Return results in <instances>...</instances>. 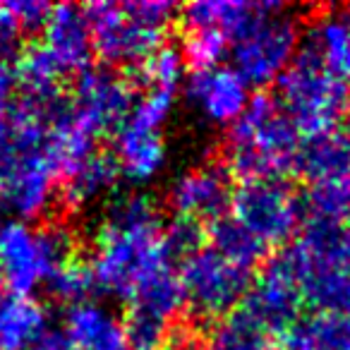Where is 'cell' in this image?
Wrapping results in <instances>:
<instances>
[{"mask_svg": "<svg viewBox=\"0 0 350 350\" xmlns=\"http://www.w3.org/2000/svg\"><path fill=\"white\" fill-rule=\"evenodd\" d=\"M63 159L53 132L12 96L0 106V209L15 219H39L55 202Z\"/></svg>", "mask_w": 350, "mask_h": 350, "instance_id": "obj_1", "label": "cell"}, {"mask_svg": "<svg viewBox=\"0 0 350 350\" xmlns=\"http://www.w3.org/2000/svg\"><path fill=\"white\" fill-rule=\"evenodd\" d=\"M161 233V211L146 195H125L113 202L96 233V247L89 262L96 291L130 300L149 273L173 264Z\"/></svg>", "mask_w": 350, "mask_h": 350, "instance_id": "obj_2", "label": "cell"}, {"mask_svg": "<svg viewBox=\"0 0 350 350\" xmlns=\"http://www.w3.org/2000/svg\"><path fill=\"white\" fill-rule=\"evenodd\" d=\"M302 132L278 103L276 94L259 92L226 135V170L245 180H286L293 173Z\"/></svg>", "mask_w": 350, "mask_h": 350, "instance_id": "obj_3", "label": "cell"}, {"mask_svg": "<svg viewBox=\"0 0 350 350\" xmlns=\"http://www.w3.org/2000/svg\"><path fill=\"white\" fill-rule=\"evenodd\" d=\"M175 12L178 8L165 0L84 5L94 53L106 68L125 65L130 70L163 46L165 27L173 22Z\"/></svg>", "mask_w": 350, "mask_h": 350, "instance_id": "obj_4", "label": "cell"}, {"mask_svg": "<svg viewBox=\"0 0 350 350\" xmlns=\"http://www.w3.org/2000/svg\"><path fill=\"white\" fill-rule=\"evenodd\" d=\"M276 89L278 103L286 108L302 137L340 125L348 84L326 70L307 46L300 44L291 68L278 77Z\"/></svg>", "mask_w": 350, "mask_h": 350, "instance_id": "obj_5", "label": "cell"}, {"mask_svg": "<svg viewBox=\"0 0 350 350\" xmlns=\"http://www.w3.org/2000/svg\"><path fill=\"white\" fill-rule=\"evenodd\" d=\"M300 44L302 29L297 17L281 3H267L247 31L230 44V68L247 82V87H269L291 68Z\"/></svg>", "mask_w": 350, "mask_h": 350, "instance_id": "obj_6", "label": "cell"}, {"mask_svg": "<svg viewBox=\"0 0 350 350\" xmlns=\"http://www.w3.org/2000/svg\"><path fill=\"white\" fill-rule=\"evenodd\" d=\"M180 286L185 307L195 319L211 321L228 317L240 307L252 286V271L230 264L211 247L200 250L180 264Z\"/></svg>", "mask_w": 350, "mask_h": 350, "instance_id": "obj_7", "label": "cell"}, {"mask_svg": "<svg viewBox=\"0 0 350 350\" xmlns=\"http://www.w3.org/2000/svg\"><path fill=\"white\" fill-rule=\"evenodd\" d=\"M185 310L180 276L175 264L156 269L127 300L122 321L130 350H161L173 336L175 319Z\"/></svg>", "mask_w": 350, "mask_h": 350, "instance_id": "obj_8", "label": "cell"}, {"mask_svg": "<svg viewBox=\"0 0 350 350\" xmlns=\"http://www.w3.org/2000/svg\"><path fill=\"white\" fill-rule=\"evenodd\" d=\"M230 216L254 233L267 247L288 245L300 230L302 197L286 180H245L233 190Z\"/></svg>", "mask_w": 350, "mask_h": 350, "instance_id": "obj_9", "label": "cell"}, {"mask_svg": "<svg viewBox=\"0 0 350 350\" xmlns=\"http://www.w3.org/2000/svg\"><path fill=\"white\" fill-rule=\"evenodd\" d=\"M135 106V87L113 68H87L77 75V84L70 96L72 116L94 137L116 132L127 120Z\"/></svg>", "mask_w": 350, "mask_h": 350, "instance_id": "obj_10", "label": "cell"}, {"mask_svg": "<svg viewBox=\"0 0 350 350\" xmlns=\"http://www.w3.org/2000/svg\"><path fill=\"white\" fill-rule=\"evenodd\" d=\"M302 293L281 259L273 254L264 262V269L250 286L238 310L252 319L264 334L281 336L302 314Z\"/></svg>", "mask_w": 350, "mask_h": 350, "instance_id": "obj_11", "label": "cell"}, {"mask_svg": "<svg viewBox=\"0 0 350 350\" xmlns=\"http://www.w3.org/2000/svg\"><path fill=\"white\" fill-rule=\"evenodd\" d=\"M0 276L20 297H29L49 281L51 264L41 228L20 219L0 221Z\"/></svg>", "mask_w": 350, "mask_h": 350, "instance_id": "obj_12", "label": "cell"}, {"mask_svg": "<svg viewBox=\"0 0 350 350\" xmlns=\"http://www.w3.org/2000/svg\"><path fill=\"white\" fill-rule=\"evenodd\" d=\"M168 204L178 219L216 224L228 216L233 204V183L224 163H206L185 170L168 190Z\"/></svg>", "mask_w": 350, "mask_h": 350, "instance_id": "obj_13", "label": "cell"}, {"mask_svg": "<svg viewBox=\"0 0 350 350\" xmlns=\"http://www.w3.org/2000/svg\"><path fill=\"white\" fill-rule=\"evenodd\" d=\"M185 94L202 118L214 125H233L250 103V87L233 68L216 65L209 70H192Z\"/></svg>", "mask_w": 350, "mask_h": 350, "instance_id": "obj_14", "label": "cell"}, {"mask_svg": "<svg viewBox=\"0 0 350 350\" xmlns=\"http://www.w3.org/2000/svg\"><path fill=\"white\" fill-rule=\"evenodd\" d=\"M46 53L60 70V75H82L87 68H92V34H89L87 15L84 8L77 5H58L53 8L49 17V25L44 29Z\"/></svg>", "mask_w": 350, "mask_h": 350, "instance_id": "obj_15", "label": "cell"}, {"mask_svg": "<svg viewBox=\"0 0 350 350\" xmlns=\"http://www.w3.org/2000/svg\"><path fill=\"white\" fill-rule=\"evenodd\" d=\"M293 173L305 178L310 185L334 180L350 173V127L336 125L331 130L305 135L295 154Z\"/></svg>", "mask_w": 350, "mask_h": 350, "instance_id": "obj_16", "label": "cell"}, {"mask_svg": "<svg viewBox=\"0 0 350 350\" xmlns=\"http://www.w3.org/2000/svg\"><path fill=\"white\" fill-rule=\"evenodd\" d=\"M116 161L120 175L132 183H146L161 173L165 163V144L161 130L125 120L116 130Z\"/></svg>", "mask_w": 350, "mask_h": 350, "instance_id": "obj_17", "label": "cell"}, {"mask_svg": "<svg viewBox=\"0 0 350 350\" xmlns=\"http://www.w3.org/2000/svg\"><path fill=\"white\" fill-rule=\"evenodd\" d=\"M267 3L240 0H195L180 8V25L187 31H219L233 44L247 27L264 12Z\"/></svg>", "mask_w": 350, "mask_h": 350, "instance_id": "obj_18", "label": "cell"}, {"mask_svg": "<svg viewBox=\"0 0 350 350\" xmlns=\"http://www.w3.org/2000/svg\"><path fill=\"white\" fill-rule=\"evenodd\" d=\"M63 334L77 350H130L122 321L108 307L89 300L70 307Z\"/></svg>", "mask_w": 350, "mask_h": 350, "instance_id": "obj_19", "label": "cell"}, {"mask_svg": "<svg viewBox=\"0 0 350 350\" xmlns=\"http://www.w3.org/2000/svg\"><path fill=\"white\" fill-rule=\"evenodd\" d=\"M118 180H120V168H118L116 156L106 151H94L63 175L60 195L65 204L87 206L106 192L116 190Z\"/></svg>", "mask_w": 350, "mask_h": 350, "instance_id": "obj_20", "label": "cell"}, {"mask_svg": "<svg viewBox=\"0 0 350 350\" xmlns=\"http://www.w3.org/2000/svg\"><path fill=\"white\" fill-rule=\"evenodd\" d=\"M302 46H307L336 77L350 82V20L345 12L326 10L314 17L302 36Z\"/></svg>", "mask_w": 350, "mask_h": 350, "instance_id": "obj_21", "label": "cell"}, {"mask_svg": "<svg viewBox=\"0 0 350 350\" xmlns=\"http://www.w3.org/2000/svg\"><path fill=\"white\" fill-rule=\"evenodd\" d=\"M295 243L314 267L350 271V224L302 219Z\"/></svg>", "mask_w": 350, "mask_h": 350, "instance_id": "obj_22", "label": "cell"}, {"mask_svg": "<svg viewBox=\"0 0 350 350\" xmlns=\"http://www.w3.org/2000/svg\"><path fill=\"white\" fill-rule=\"evenodd\" d=\"M49 331V314L31 297H0V350H31Z\"/></svg>", "mask_w": 350, "mask_h": 350, "instance_id": "obj_23", "label": "cell"}, {"mask_svg": "<svg viewBox=\"0 0 350 350\" xmlns=\"http://www.w3.org/2000/svg\"><path fill=\"white\" fill-rule=\"evenodd\" d=\"M206 238H209V247L216 254H221L224 259H228L230 264L252 271L257 264L267 262L269 247L257 238L254 233H250L243 224L233 219V216H224L216 224H211L206 228Z\"/></svg>", "mask_w": 350, "mask_h": 350, "instance_id": "obj_24", "label": "cell"}, {"mask_svg": "<svg viewBox=\"0 0 350 350\" xmlns=\"http://www.w3.org/2000/svg\"><path fill=\"white\" fill-rule=\"evenodd\" d=\"M202 350H278V348L271 343V336L264 334L240 310H235L211 326L209 336L202 343Z\"/></svg>", "mask_w": 350, "mask_h": 350, "instance_id": "obj_25", "label": "cell"}, {"mask_svg": "<svg viewBox=\"0 0 350 350\" xmlns=\"http://www.w3.org/2000/svg\"><path fill=\"white\" fill-rule=\"evenodd\" d=\"M185 58L178 46H161L156 49L144 63L132 68V87L139 84L146 92L159 89V92H178L183 82H185Z\"/></svg>", "mask_w": 350, "mask_h": 350, "instance_id": "obj_26", "label": "cell"}, {"mask_svg": "<svg viewBox=\"0 0 350 350\" xmlns=\"http://www.w3.org/2000/svg\"><path fill=\"white\" fill-rule=\"evenodd\" d=\"M302 197L305 219L350 224V173L334 180L314 183Z\"/></svg>", "mask_w": 350, "mask_h": 350, "instance_id": "obj_27", "label": "cell"}, {"mask_svg": "<svg viewBox=\"0 0 350 350\" xmlns=\"http://www.w3.org/2000/svg\"><path fill=\"white\" fill-rule=\"evenodd\" d=\"M46 283H49V293L55 300L65 302V305H72V307L87 302V297L96 291L89 264H82V262H77V259L51 273Z\"/></svg>", "mask_w": 350, "mask_h": 350, "instance_id": "obj_28", "label": "cell"}, {"mask_svg": "<svg viewBox=\"0 0 350 350\" xmlns=\"http://www.w3.org/2000/svg\"><path fill=\"white\" fill-rule=\"evenodd\" d=\"M204 240H206L204 226L190 219H178V216L168 226H163V233H161V243H163L165 254H168L173 264L175 262L183 264L187 257L204 250Z\"/></svg>", "mask_w": 350, "mask_h": 350, "instance_id": "obj_29", "label": "cell"}, {"mask_svg": "<svg viewBox=\"0 0 350 350\" xmlns=\"http://www.w3.org/2000/svg\"><path fill=\"white\" fill-rule=\"evenodd\" d=\"M228 49L230 41L219 31H187L180 51L192 70H209L221 65Z\"/></svg>", "mask_w": 350, "mask_h": 350, "instance_id": "obj_30", "label": "cell"}, {"mask_svg": "<svg viewBox=\"0 0 350 350\" xmlns=\"http://www.w3.org/2000/svg\"><path fill=\"white\" fill-rule=\"evenodd\" d=\"M175 94L173 92H159V89H151L144 96H139L132 106L127 120L137 122V125L151 127V130H161L163 122L168 120L170 111H173Z\"/></svg>", "mask_w": 350, "mask_h": 350, "instance_id": "obj_31", "label": "cell"}, {"mask_svg": "<svg viewBox=\"0 0 350 350\" xmlns=\"http://www.w3.org/2000/svg\"><path fill=\"white\" fill-rule=\"evenodd\" d=\"M5 5L22 34L44 31L46 25H49L51 12H53V5L41 3V0H12V3H5Z\"/></svg>", "mask_w": 350, "mask_h": 350, "instance_id": "obj_32", "label": "cell"}, {"mask_svg": "<svg viewBox=\"0 0 350 350\" xmlns=\"http://www.w3.org/2000/svg\"><path fill=\"white\" fill-rule=\"evenodd\" d=\"M17 94V75L10 63L0 60V106H5Z\"/></svg>", "mask_w": 350, "mask_h": 350, "instance_id": "obj_33", "label": "cell"}, {"mask_svg": "<svg viewBox=\"0 0 350 350\" xmlns=\"http://www.w3.org/2000/svg\"><path fill=\"white\" fill-rule=\"evenodd\" d=\"M345 113L350 116V84H348V96H345Z\"/></svg>", "mask_w": 350, "mask_h": 350, "instance_id": "obj_34", "label": "cell"}, {"mask_svg": "<svg viewBox=\"0 0 350 350\" xmlns=\"http://www.w3.org/2000/svg\"><path fill=\"white\" fill-rule=\"evenodd\" d=\"M3 291H5V283H3V276H0V297H3Z\"/></svg>", "mask_w": 350, "mask_h": 350, "instance_id": "obj_35", "label": "cell"}, {"mask_svg": "<svg viewBox=\"0 0 350 350\" xmlns=\"http://www.w3.org/2000/svg\"><path fill=\"white\" fill-rule=\"evenodd\" d=\"M343 12H345V15H348V20H350V5H348V8H345V10H343Z\"/></svg>", "mask_w": 350, "mask_h": 350, "instance_id": "obj_36", "label": "cell"}]
</instances>
